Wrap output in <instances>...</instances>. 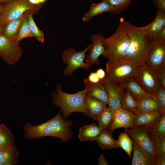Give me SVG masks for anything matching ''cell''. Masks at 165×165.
Listing matches in <instances>:
<instances>
[{"instance_id": "42", "label": "cell", "mask_w": 165, "mask_h": 165, "mask_svg": "<svg viewBox=\"0 0 165 165\" xmlns=\"http://www.w3.org/2000/svg\"><path fill=\"white\" fill-rule=\"evenodd\" d=\"M156 38L161 39H165V27L159 32Z\"/></svg>"}, {"instance_id": "41", "label": "cell", "mask_w": 165, "mask_h": 165, "mask_svg": "<svg viewBox=\"0 0 165 165\" xmlns=\"http://www.w3.org/2000/svg\"><path fill=\"white\" fill-rule=\"evenodd\" d=\"M98 165H108V163L105 158L104 155L101 154L99 158Z\"/></svg>"}, {"instance_id": "19", "label": "cell", "mask_w": 165, "mask_h": 165, "mask_svg": "<svg viewBox=\"0 0 165 165\" xmlns=\"http://www.w3.org/2000/svg\"><path fill=\"white\" fill-rule=\"evenodd\" d=\"M119 84L123 90L127 89L133 97L138 101L145 97L151 95L143 90L134 77Z\"/></svg>"}, {"instance_id": "22", "label": "cell", "mask_w": 165, "mask_h": 165, "mask_svg": "<svg viewBox=\"0 0 165 165\" xmlns=\"http://www.w3.org/2000/svg\"><path fill=\"white\" fill-rule=\"evenodd\" d=\"M31 11L34 12L36 14L34 11L28 10L24 13L20 18L9 22L5 26L3 35L9 40L14 41L15 37L19 31L22 22Z\"/></svg>"}, {"instance_id": "18", "label": "cell", "mask_w": 165, "mask_h": 165, "mask_svg": "<svg viewBox=\"0 0 165 165\" xmlns=\"http://www.w3.org/2000/svg\"><path fill=\"white\" fill-rule=\"evenodd\" d=\"M86 108L89 113V117L97 120L99 115L106 107L105 102L90 96L86 95L84 99Z\"/></svg>"}, {"instance_id": "36", "label": "cell", "mask_w": 165, "mask_h": 165, "mask_svg": "<svg viewBox=\"0 0 165 165\" xmlns=\"http://www.w3.org/2000/svg\"><path fill=\"white\" fill-rule=\"evenodd\" d=\"M154 97L157 100L162 108L165 110V88L160 85L155 90Z\"/></svg>"}, {"instance_id": "17", "label": "cell", "mask_w": 165, "mask_h": 165, "mask_svg": "<svg viewBox=\"0 0 165 165\" xmlns=\"http://www.w3.org/2000/svg\"><path fill=\"white\" fill-rule=\"evenodd\" d=\"M165 12L158 8L153 21L149 24L144 26L145 34L151 38H156L159 32L165 27Z\"/></svg>"}, {"instance_id": "23", "label": "cell", "mask_w": 165, "mask_h": 165, "mask_svg": "<svg viewBox=\"0 0 165 165\" xmlns=\"http://www.w3.org/2000/svg\"><path fill=\"white\" fill-rule=\"evenodd\" d=\"M19 153L15 144L0 149V161L3 165H14L17 163Z\"/></svg>"}, {"instance_id": "21", "label": "cell", "mask_w": 165, "mask_h": 165, "mask_svg": "<svg viewBox=\"0 0 165 165\" xmlns=\"http://www.w3.org/2000/svg\"><path fill=\"white\" fill-rule=\"evenodd\" d=\"M103 130L96 123H93L82 127L79 129L78 137L81 141H96Z\"/></svg>"}, {"instance_id": "12", "label": "cell", "mask_w": 165, "mask_h": 165, "mask_svg": "<svg viewBox=\"0 0 165 165\" xmlns=\"http://www.w3.org/2000/svg\"><path fill=\"white\" fill-rule=\"evenodd\" d=\"M100 82L105 88L108 95V107L115 111L120 108V104L125 93L120 85L115 82L107 76Z\"/></svg>"}, {"instance_id": "39", "label": "cell", "mask_w": 165, "mask_h": 165, "mask_svg": "<svg viewBox=\"0 0 165 165\" xmlns=\"http://www.w3.org/2000/svg\"><path fill=\"white\" fill-rule=\"evenodd\" d=\"M154 4L165 12V0H153Z\"/></svg>"}, {"instance_id": "30", "label": "cell", "mask_w": 165, "mask_h": 165, "mask_svg": "<svg viewBox=\"0 0 165 165\" xmlns=\"http://www.w3.org/2000/svg\"><path fill=\"white\" fill-rule=\"evenodd\" d=\"M117 141L118 145L121 148L131 159V153L133 150L132 140L125 132H122L119 136Z\"/></svg>"}, {"instance_id": "32", "label": "cell", "mask_w": 165, "mask_h": 165, "mask_svg": "<svg viewBox=\"0 0 165 165\" xmlns=\"http://www.w3.org/2000/svg\"><path fill=\"white\" fill-rule=\"evenodd\" d=\"M35 13L32 11L28 13L27 18L28 24L31 31L36 40L39 42H43L44 40V35L42 31L40 30L37 27L33 17Z\"/></svg>"}, {"instance_id": "35", "label": "cell", "mask_w": 165, "mask_h": 165, "mask_svg": "<svg viewBox=\"0 0 165 165\" xmlns=\"http://www.w3.org/2000/svg\"><path fill=\"white\" fill-rule=\"evenodd\" d=\"M156 150L157 154L156 165H165V138L156 145Z\"/></svg>"}, {"instance_id": "51", "label": "cell", "mask_w": 165, "mask_h": 165, "mask_svg": "<svg viewBox=\"0 0 165 165\" xmlns=\"http://www.w3.org/2000/svg\"></svg>"}, {"instance_id": "45", "label": "cell", "mask_w": 165, "mask_h": 165, "mask_svg": "<svg viewBox=\"0 0 165 165\" xmlns=\"http://www.w3.org/2000/svg\"><path fill=\"white\" fill-rule=\"evenodd\" d=\"M3 3H0V15L1 14L2 10V7L3 5Z\"/></svg>"}, {"instance_id": "31", "label": "cell", "mask_w": 165, "mask_h": 165, "mask_svg": "<svg viewBox=\"0 0 165 165\" xmlns=\"http://www.w3.org/2000/svg\"><path fill=\"white\" fill-rule=\"evenodd\" d=\"M108 3L112 7V14H120L131 4V0H102Z\"/></svg>"}, {"instance_id": "48", "label": "cell", "mask_w": 165, "mask_h": 165, "mask_svg": "<svg viewBox=\"0 0 165 165\" xmlns=\"http://www.w3.org/2000/svg\"><path fill=\"white\" fill-rule=\"evenodd\" d=\"M8 0H0V3H4Z\"/></svg>"}, {"instance_id": "28", "label": "cell", "mask_w": 165, "mask_h": 165, "mask_svg": "<svg viewBox=\"0 0 165 165\" xmlns=\"http://www.w3.org/2000/svg\"><path fill=\"white\" fill-rule=\"evenodd\" d=\"M115 112L113 109L106 107L97 119L99 126L103 130H108L113 120Z\"/></svg>"}, {"instance_id": "7", "label": "cell", "mask_w": 165, "mask_h": 165, "mask_svg": "<svg viewBox=\"0 0 165 165\" xmlns=\"http://www.w3.org/2000/svg\"><path fill=\"white\" fill-rule=\"evenodd\" d=\"M133 77L146 92L154 96L161 85L157 72L145 63L138 66Z\"/></svg>"}, {"instance_id": "34", "label": "cell", "mask_w": 165, "mask_h": 165, "mask_svg": "<svg viewBox=\"0 0 165 165\" xmlns=\"http://www.w3.org/2000/svg\"><path fill=\"white\" fill-rule=\"evenodd\" d=\"M27 16L22 22L19 31L15 37L14 41L16 42L19 43L22 39L26 38L34 37L30 28Z\"/></svg>"}, {"instance_id": "8", "label": "cell", "mask_w": 165, "mask_h": 165, "mask_svg": "<svg viewBox=\"0 0 165 165\" xmlns=\"http://www.w3.org/2000/svg\"><path fill=\"white\" fill-rule=\"evenodd\" d=\"M124 131L133 138L149 158L156 162V145L149 137L146 125L125 128Z\"/></svg>"}, {"instance_id": "52", "label": "cell", "mask_w": 165, "mask_h": 165, "mask_svg": "<svg viewBox=\"0 0 165 165\" xmlns=\"http://www.w3.org/2000/svg\"></svg>"}, {"instance_id": "44", "label": "cell", "mask_w": 165, "mask_h": 165, "mask_svg": "<svg viewBox=\"0 0 165 165\" xmlns=\"http://www.w3.org/2000/svg\"><path fill=\"white\" fill-rule=\"evenodd\" d=\"M31 3L34 4H40L38 0H28Z\"/></svg>"}, {"instance_id": "43", "label": "cell", "mask_w": 165, "mask_h": 165, "mask_svg": "<svg viewBox=\"0 0 165 165\" xmlns=\"http://www.w3.org/2000/svg\"><path fill=\"white\" fill-rule=\"evenodd\" d=\"M5 26L0 24V36L3 35L4 33Z\"/></svg>"}, {"instance_id": "33", "label": "cell", "mask_w": 165, "mask_h": 165, "mask_svg": "<svg viewBox=\"0 0 165 165\" xmlns=\"http://www.w3.org/2000/svg\"><path fill=\"white\" fill-rule=\"evenodd\" d=\"M14 137L11 130L5 126L0 130V145L4 147L14 145Z\"/></svg>"}, {"instance_id": "10", "label": "cell", "mask_w": 165, "mask_h": 165, "mask_svg": "<svg viewBox=\"0 0 165 165\" xmlns=\"http://www.w3.org/2000/svg\"><path fill=\"white\" fill-rule=\"evenodd\" d=\"M23 52L19 43L3 35L0 36V57L8 64L14 65L21 58Z\"/></svg>"}, {"instance_id": "11", "label": "cell", "mask_w": 165, "mask_h": 165, "mask_svg": "<svg viewBox=\"0 0 165 165\" xmlns=\"http://www.w3.org/2000/svg\"><path fill=\"white\" fill-rule=\"evenodd\" d=\"M145 63L157 72L165 66V39L153 38Z\"/></svg>"}, {"instance_id": "20", "label": "cell", "mask_w": 165, "mask_h": 165, "mask_svg": "<svg viewBox=\"0 0 165 165\" xmlns=\"http://www.w3.org/2000/svg\"><path fill=\"white\" fill-rule=\"evenodd\" d=\"M138 101V108L136 113L151 112L163 109L156 99L152 95L145 97Z\"/></svg>"}, {"instance_id": "14", "label": "cell", "mask_w": 165, "mask_h": 165, "mask_svg": "<svg viewBox=\"0 0 165 165\" xmlns=\"http://www.w3.org/2000/svg\"><path fill=\"white\" fill-rule=\"evenodd\" d=\"M147 133L156 145L165 138V111L155 120L146 125Z\"/></svg>"}, {"instance_id": "25", "label": "cell", "mask_w": 165, "mask_h": 165, "mask_svg": "<svg viewBox=\"0 0 165 165\" xmlns=\"http://www.w3.org/2000/svg\"><path fill=\"white\" fill-rule=\"evenodd\" d=\"M165 110L148 113H136L134 119L133 127L148 125L155 120Z\"/></svg>"}, {"instance_id": "46", "label": "cell", "mask_w": 165, "mask_h": 165, "mask_svg": "<svg viewBox=\"0 0 165 165\" xmlns=\"http://www.w3.org/2000/svg\"><path fill=\"white\" fill-rule=\"evenodd\" d=\"M5 125L4 124H0V130L2 129Z\"/></svg>"}, {"instance_id": "38", "label": "cell", "mask_w": 165, "mask_h": 165, "mask_svg": "<svg viewBox=\"0 0 165 165\" xmlns=\"http://www.w3.org/2000/svg\"><path fill=\"white\" fill-rule=\"evenodd\" d=\"M87 79L89 81L94 83H98L100 80L96 72H90Z\"/></svg>"}, {"instance_id": "49", "label": "cell", "mask_w": 165, "mask_h": 165, "mask_svg": "<svg viewBox=\"0 0 165 165\" xmlns=\"http://www.w3.org/2000/svg\"><path fill=\"white\" fill-rule=\"evenodd\" d=\"M4 148H5L4 147H3L1 145H0V149Z\"/></svg>"}, {"instance_id": "29", "label": "cell", "mask_w": 165, "mask_h": 165, "mask_svg": "<svg viewBox=\"0 0 165 165\" xmlns=\"http://www.w3.org/2000/svg\"><path fill=\"white\" fill-rule=\"evenodd\" d=\"M123 95L122 100L120 108L135 113L137 112L138 101L131 96L127 89Z\"/></svg>"}, {"instance_id": "1", "label": "cell", "mask_w": 165, "mask_h": 165, "mask_svg": "<svg viewBox=\"0 0 165 165\" xmlns=\"http://www.w3.org/2000/svg\"><path fill=\"white\" fill-rule=\"evenodd\" d=\"M61 112L60 111L51 119L38 125L27 123L23 127L24 137L31 141L43 137L53 136L59 138L63 142L69 141L72 138V133L70 127L73 122L69 120H64Z\"/></svg>"}, {"instance_id": "5", "label": "cell", "mask_w": 165, "mask_h": 165, "mask_svg": "<svg viewBox=\"0 0 165 165\" xmlns=\"http://www.w3.org/2000/svg\"><path fill=\"white\" fill-rule=\"evenodd\" d=\"M42 6V4H33L28 0H8L3 3L0 15V24L6 26L28 10L33 11L37 14Z\"/></svg>"}, {"instance_id": "2", "label": "cell", "mask_w": 165, "mask_h": 165, "mask_svg": "<svg viewBox=\"0 0 165 165\" xmlns=\"http://www.w3.org/2000/svg\"><path fill=\"white\" fill-rule=\"evenodd\" d=\"M126 25L130 43L127 53L124 58L138 65H141L145 62L153 38L145 34L144 26L136 27L127 21Z\"/></svg>"}, {"instance_id": "9", "label": "cell", "mask_w": 165, "mask_h": 165, "mask_svg": "<svg viewBox=\"0 0 165 165\" xmlns=\"http://www.w3.org/2000/svg\"><path fill=\"white\" fill-rule=\"evenodd\" d=\"M91 45L88 46L85 50L81 51H77L75 49L69 48L64 50L62 54L63 62L67 64L64 71L65 77L72 76L75 70L79 68L89 70L90 66L84 61L86 53L90 49Z\"/></svg>"}, {"instance_id": "40", "label": "cell", "mask_w": 165, "mask_h": 165, "mask_svg": "<svg viewBox=\"0 0 165 165\" xmlns=\"http://www.w3.org/2000/svg\"><path fill=\"white\" fill-rule=\"evenodd\" d=\"M96 73L100 80L103 79L106 76V73L102 68L98 69Z\"/></svg>"}, {"instance_id": "15", "label": "cell", "mask_w": 165, "mask_h": 165, "mask_svg": "<svg viewBox=\"0 0 165 165\" xmlns=\"http://www.w3.org/2000/svg\"><path fill=\"white\" fill-rule=\"evenodd\" d=\"M135 116V113L121 108L116 111L113 120L108 130L112 132L118 128L133 127Z\"/></svg>"}, {"instance_id": "50", "label": "cell", "mask_w": 165, "mask_h": 165, "mask_svg": "<svg viewBox=\"0 0 165 165\" xmlns=\"http://www.w3.org/2000/svg\"><path fill=\"white\" fill-rule=\"evenodd\" d=\"M0 165H3V164L2 163V162L0 161Z\"/></svg>"}, {"instance_id": "16", "label": "cell", "mask_w": 165, "mask_h": 165, "mask_svg": "<svg viewBox=\"0 0 165 165\" xmlns=\"http://www.w3.org/2000/svg\"><path fill=\"white\" fill-rule=\"evenodd\" d=\"M83 82L87 91L86 95L101 101L107 105L108 101V95L103 85L100 82L94 83L90 82L85 78Z\"/></svg>"}, {"instance_id": "4", "label": "cell", "mask_w": 165, "mask_h": 165, "mask_svg": "<svg viewBox=\"0 0 165 165\" xmlns=\"http://www.w3.org/2000/svg\"><path fill=\"white\" fill-rule=\"evenodd\" d=\"M130 43L126 25L123 17L119 19V26L112 35L105 38V51L102 56L108 60L124 58L128 52Z\"/></svg>"}, {"instance_id": "3", "label": "cell", "mask_w": 165, "mask_h": 165, "mask_svg": "<svg viewBox=\"0 0 165 165\" xmlns=\"http://www.w3.org/2000/svg\"><path fill=\"white\" fill-rule=\"evenodd\" d=\"M87 91L86 88L73 94L64 92L61 84L55 86V90L52 92V100L57 107L60 108L63 118L65 119L74 112H80L89 116V113L86 108L84 99Z\"/></svg>"}, {"instance_id": "27", "label": "cell", "mask_w": 165, "mask_h": 165, "mask_svg": "<svg viewBox=\"0 0 165 165\" xmlns=\"http://www.w3.org/2000/svg\"><path fill=\"white\" fill-rule=\"evenodd\" d=\"M113 10L112 7L107 2L102 1L100 3L92 4L88 11L86 13L82 18L84 22L89 21L94 16Z\"/></svg>"}, {"instance_id": "47", "label": "cell", "mask_w": 165, "mask_h": 165, "mask_svg": "<svg viewBox=\"0 0 165 165\" xmlns=\"http://www.w3.org/2000/svg\"><path fill=\"white\" fill-rule=\"evenodd\" d=\"M38 1L41 4L42 3L45 2L46 0H38Z\"/></svg>"}, {"instance_id": "24", "label": "cell", "mask_w": 165, "mask_h": 165, "mask_svg": "<svg viewBox=\"0 0 165 165\" xmlns=\"http://www.w3.org/2000/svg\"><path fill=\"white\" fill-rule=\"evenodd\" d=\"M96 141L99 147L104 149L120 148L117 141L113 137L112 132L109 130H103Z\"/></svg>"}, {"instance_id": "37", "label": "cell", "mask_w": 165, "mask_h": 165, "mask_svg": "<svg viewBox=\"0 0 165 165\" xmlns=\"http://www.w3.org/2000/svg\"><path fill=\"white\" fill-rule=\"evenodd\" d=\"M160 85L165 88V66L160 68L157 71Z\"/></svg>"}, {"instance_id": "6", "label": "cell", "mask_w": 165, "mask_h": 165, "mask_svg": "<svg viewBox=\"0 0 165 165\" xmlns=\"http://www.w3.org/2000/svg\"><path fill=\"white\" fill-rule=\"evenodd\" d=\"M138 66L125 58L108 60L106 76L119 84L133 77Z\"/></svg>"}, {"instance_id": "13", "label": "cell", "mask_w": 165, "mask_h": 165, "mask_svg": "<svg viewBox=\"0 0 165 165\" xmlns=\"http://www.w3.org/2000/svg\"><path fill=\"white\" fill-rule=\"evenodd\" d=\"M105 38L100 33L92 35L90 38L92 44L89 50V53L86 56L84 61L90 66L98 64L100 61L99 57L102 55L105 51L104 42Z\"/></svg>"}, {"instance_id": "26", "label": "cell", "mask_w": 165, "mask_h": 165, "mask_svg": "<svg viewBox=\"0 0 165 165\" xmlns=\"http://www.w3.org/2000/svg\"><path fill=\"white\" fill-rule=\"evenodd\" d=\"M133 155L132 165H156V162L149 158L133 140Z\"/></svg>"}]
</instances>
